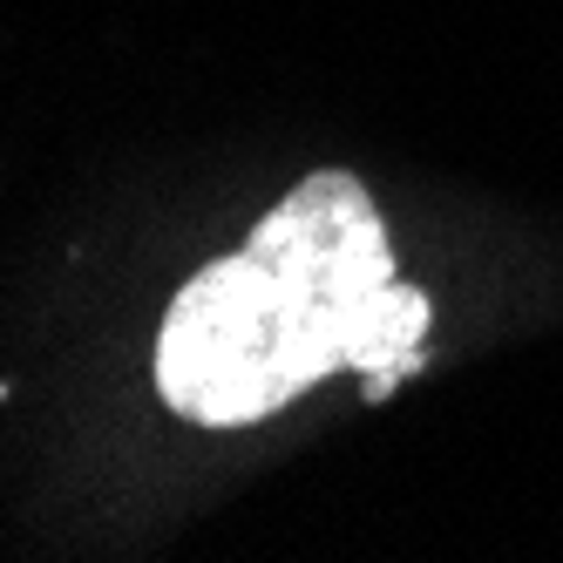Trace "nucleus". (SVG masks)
Here are the masks:
<instances>
[{
  "mask_svg": "<svg viewBox=\"0 0 563 563\" xmlns=\"http://www.w3.org/2000/svg\"><path fill=\"white\" fill-rule=\"evenodd\" d=\"M428 299L394 278L387 224L346 170L306 177L245 252L205 265L156 333V394L184 421L245 428L340 367L380 400L415 374Z\"/></svg>",
  "mask_w": 563,
  "mask_h": 563,
  "instance_id": "1",
  "label": "nucleus"
}]
</instances>
